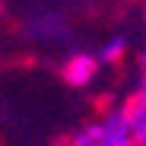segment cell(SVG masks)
Returning a JSON list of instances; mask_svg holds the SVG:
<instances>
[{"label":"cell","instance_id":"1","mask_svg":"<svg viewBox=\"0 0 146 146\" xmlns=\"http://www.w3.org/2000/svg\"><path fill=\"white\" fill-rule=\"evenodd\" d=\"M67 146H130V127H127L124 108H121V99L92 111L67 137Z\"/></svg>","mask_w":146,"mask_h":146},{"label":"cell","instance_id":"2","mask_svg":"<svg viewBox=\"0 0 146 146\" xmlns=\"http://www.w3.org/2000/svg\"><path fill=\"white\" fill-rule=\"evenodd\" d=\"M19 38L35 51H64L73 38V22L64 10L38 7L19 19Z\"/></svg>","mask_w":146,"mask_h":146},{"label":"cell","instance_id":"3","mask_svg":"<svg viewBox=\"0 0 146 146\" xmlns=\"http://www.w3.org/2000/svg\"><path fill=\"white\" fill-rule=\"evenodd\" d=\"M102 67L99 60H95L92 51H86V48H70V51L60 54V80L70 86V89H76V92H86L92 89L95 83L102 80Z\"/></svg>","mask_w":146,"mask_h":146},{"label":"cell","instance_id":"4","mask_svg":"<svg viewBox=\"0 0 146 146\" xmlns=\"http://www.w3.org/2000/svg\"><path fill=\"white\" fill-rule=\"evenodd\" d=\"M92 54H95V60H99V67L105 73L117 70L121 64H127L133 57V38L127 32H111V35H105L99 44L92 48Z\"/></svg>","mask_w":146,"mask_h":146},{"label":"cell","instance_id":"5","mask_svg":"<svg viewBox=\"0 0 146 146\" xmlns=\"http://www.w3.org/2000/svg\"><path fill=\"white\" fill-rule=\"evenodd\" d=\"M130 89H143L146 92V35L133 48V83H130Z\"/></svg>","mask_w":146,"mask_h":146},{"label":"cell","instance_id":"6","mask_svg":"<svg viewBox=\"0 0 146 146\" xmlns=\"http://www.w3.org/2000/svg\"><path fill=\"white\" fill-rule=\"evenodd\" d=\"M140 19H143V29H146V0H140Z\"/></svg>","mask_w":146,"mask_h":146}]
</instances>
